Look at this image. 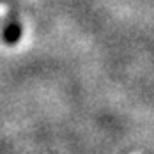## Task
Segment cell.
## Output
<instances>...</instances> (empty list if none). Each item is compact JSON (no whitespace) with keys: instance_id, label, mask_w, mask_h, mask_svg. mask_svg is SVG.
<instances>
[{"instance_id":"cell-1","label":"cell","mask_w":154,"mask_h":154,"mask_svg":"<svg viewBox=\"0 0 154 154\" xmlns=\"http://www.w3.org/2000/svg\"><path fill=\"white\" fill-rule=\"evenodd\" d=\"M20 35H21V25L18 23V20H11L9 21V25L5 27V32H4V39L7 41V43H16L18 39H20Z\"/></svg>"}]
</instances>
